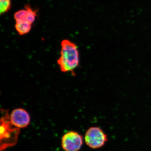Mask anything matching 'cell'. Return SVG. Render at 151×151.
Here are the masks:
<instances>
[{
	"label": "cell",
	"mask_w": 151,
	"mask_h": 151,
	"mask_svg": "<svg viewBox=\"0 0 151 151\" xmlns=\"http://www.w3.org/2000/svg\"><path fill=\"white\" fill-rule=\"evenodd\" d=\"M30 116L26 110L21 108L14 109L10 115L12 124L19 129L26 128L30 123Z\"/></svg>",
	"instance_id": "5"
},
{
	"label": "cell",
	"mask_w": 151,
	"mask_h": 151,
	"mask_svg": "<svg viewBox=\"0 0 151 151\" xmlns=\"http://www.w3.org/2000/svg\"><path fill=\"white\" fill-rule=\"evenodd\" d=\"M57 63L62 72L74 75L76 69L79 65V53L77 45L68 40H63Z\"/></svg>",
	"instance_id": "1"
},
{
	"label": "cell",
	"mask_w": 151,
	"mask_h": 151,
	"mask_svg": "<svg viewBox=\"0 0 151 151\" xmlns=\"http://www.w3.org/2000/svg\"><path fill=\"white\" fill-rule=\"evenodd\" d=\"M27 13V12L25 9L16 12L14 16L16 22L26 21Z\"/></svg>",
	"instance_id": "8"
},
{
	"label": "cell",
	"mask_w": 151,
	"mask_h": 151,
	"mask_svg": "<svg viewBox=\"0 0 151 151\" xmlns=\"http://www.w3.org/2000/svg\"><path fill=\"white\" fill-rule=\"evenodd\" d=\"M1 14L7 12L11 8V0H0Z\"/></svg>",
	"instance_id": "9"
},
{
	"label": "cell",
	"mask_w": 151,
	"mask_h": 151,
	"mask_svg": "<svg viewBox=\"0 0 151 151\" xmlns=\"http://www.w3.org/2000/svg\"><path fill=\"white\" fill-rule=\"evenodd\" d=\"M84 138L86 145L94 149L102 147L108 141L107 135L98 127L89 128L85 133Z\"/></svg>",
	"instance_id": "3"
},
{
	"label": "cell",
	"mask_w": 151,
	"mask_h": 151,
	"mask_svg": "<svg viewBox=\"0 0 151 151\" xmlns=\"http://www.w3.org/2000/svg\"><path fill=\"white\" fill-rule=\"evenodd\" d=\"M83 137L77 132L70 131L63 136L62 147L65 151H79L83 145Z\"/></svg>",
	"instance_id": "4"
},
{
	"label": "cell",
	"mask_w": 151,
	"mask_h": 151,
	"mask_svg": "<svg viewBox=\"0 0 151 151\" xmlns=\"http://www.w3.org/2000/svg\"><path fill=\"white\" fill-rule=\"evenodd\" d=\"M2 116L1 119V151L8 147L16 145L20 130L12 124L9 111H1Z\"/></svg>",
	"instance_id": "2"
},
{
	"label": "cell",
	"mask_w": 151,
	"mask_h": 151,
	"mask_svg": "<svg viewBox=\"0 0 151 151\" xmlns=\"http://www.w3.org/2000/svg\"><path fill=\"white\" fill-rule=\"evenodd\" d=\"M32 24L26 21L16 22L15 28L17 32L20 35L27 34L32 29Z\"/></svg>",
	"instance_id": "6"
},
{
	"label": "cell",
	"mask_w": 151,
	"mask_h": 151,
	"mask_svg": "<svg viewBox=\"0 0 151 151\" xmlns=\"http://www.w3.org/2000/svg\"><path fill=\"white\" fill-rule=\"evenodd\" d=\"M25 9H26L27 13L26 21L32 24L35 21L36 18L37 11L34 10L29 6L27 5L25 7Z\"/></svg>",
	"instance_id": "7"
}]
</instances>
